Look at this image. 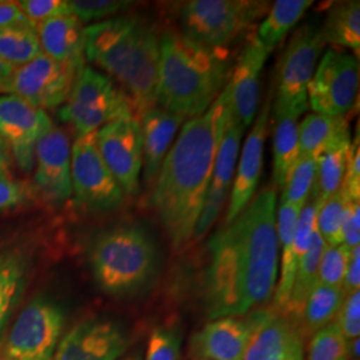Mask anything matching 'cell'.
<instances>
[{
    "instance_id": "ffe728a7",
    "label": "cell",
    "mask_w": 360,
    "mask_h": 360,
    "mask_svg": "<svg viewBox=\"0 0 360 360\" xmlns=\"http://www.w3.org/2000/svg\"><path fill=\"white\" fill-rule=\"evenodd\" d=\"M269 117L270 101L267 99L260 114L254 120V127L250 131L240 154L238 171L232 183L230 203L226 214V224L231 223L245 210L255 195L263 166V151L267 138Z\"/></svg>"
},
{
    "instance_id": "d6a6232c",
    "label": "cell",
    "mask_w": 360,
    "mask_h": 360,
    "mask_svg": "<svg viewBox=\"0 0 360 360\" xmlns=\"http://www.w3.org/2000/svg\"><path fill=\"white\" fill-rule=\"evenodd\" d=\"M348 202L349 200L342 190L333 193L322 202H318L315 229L328 247L343 245L342 227Z\"/></svg>"
},
{
    "instance_id": "c3c4849f",
    "label": "cell",
    "mask_w": 360,
    "mask_h": 360,
    "mask_svg": "<svg viewBox=\"0 0 360 360\" xmlns=\"http://www.w3.org/2000/svg\"><path fill=\"white\" fill-rule=\"evenodd\" d=\"M13 71L15 68L13 65H7L3 60H0V92L6 91V87L13 77Z\"/></svg>"
},
{
    "instance_id": "e575fe53",
    "label": "cell",
    "mask_w": 360,
    "mask_h": 360,
    "mask_svg": "<svg viewBox=\"0 0 360 360\" xmlns=\"http://www.w3.org/2000/svg\"><path fill=\"white\" fill-rule=\"evenodd\" d=\"M347 339L336 323H330L316 331L309 343V360H347Z\"/></svg>"
},
{
    "instance_id": "30bf717a",
    "label": "cell",
    "mask_w": 360,
    "mask_h": 360,
    "mask_svg": "<svg viewBox=\"0 0 360 360\" xmlns=\"http://www.w3.org/2000/svg\"><path fill=\"white\" fill-rule=\"evenodd\" d=\"M65 326V315L46 299L20 312L4 345L1 360H52Z\"/></svg>"
},
{
    "instance_id": "5bb4252c",
    "label": "cell",
    "mask_w": 360,
    "mask_h": 360,
    "mask_svg": "<svg viewBox=\"0 0 360 360\" xmlns=\"http://www.w3.org/2000/svg\"><path fill=\"white\" fill-rule=\"evenodd\" d=\"M50 116L15 95H0V136L20 169L30 172L39 141L51 129Z\"/></svg>"
},
{
    "instance_id": "7402d4cb",
    "label": "cell",
    "mask_w": 360,
    "mask_h": 360,
    "mask_svg": "<svg viewBox=\"0 0 360 360\" xmlns=\"http://www.w3.org/2000/svg\"><path fill=\"white\" fill-rule=\"evenodd\" d=\"M41 52L52 60L82 70L84 67V27L74 15L56 16L37 25Z\"/></svg>"
},
{
    "instance_id": "277c9868",
    "label": "cell",
    "mask_w": 360,
    "mask_h": 360,
    "mask_svg": "<svg viewBox=\"0 0 360 360\" xmlns=\"http://www.w3.org/2000/svg\"><path fill=\"white\" fill-rule=\"evenodd\" d=\"M231 77L229 52L168 30L160 35L156 105L193 119L217 101Z\"/></svg>"
},
{
    "instance_id": "e0dca14e",
    "label": "cell",
    "mask_w": 360,
    "mask_h": 360,
    "mask_svg": "<svg viewBox=\"0 0 360 360\" xmlns=\"http://www.w3.org/2000/svg\"><path fill=\"white\" fill-rule=\"evenodd\" d=\"M129 346L123 328L110 321H89L68 331L52 360H116Z\"/></svg>"
},
{
    "instance_id": "6da1fadb",
    "label": "cell",
    "mask_w": 360,
    "mask_h": 360,
    "mask_svg": "<svg viewBox=\"0 0 360 360\" xmlns=\"http://www.w3.org/2000/svg\"><path fill=\"white\" fill-rule=\"evenodd\" d=\"M276 198L275 187L262 190L210 239L205 296L211 319L245 315L274 295L279 263Z\"/></svg>"
},
{
    "instance_id": "ab89813d",
    "label": "cell",
    "mask_w": 360,
    "mask_h": 360,
    "mask_svg": "<svg viewBox=\"0 0 360 360\" xmlns=\"http://www.w3.org/2000/svg\"><path fill=\"white\" fill-rule=\"evenodd\" d=\"M340 190L349 202H360V143L359 132L351 142L348 154L347 168Z\"/></svg>"
},
{
    "instance_id": "681fc988",
    "label": "cell",
    "mask_w": 360,
    "mask_h": 360,
    "mask_svg": "<svg viewBox=\"0 0 360 360\" xmlns=\"http://www.w3.org/2000/svg\"><path fill=\"white\" fill-rule=\"evenodd\" d=\"M13 263H15V260H11V259H0V282L13 267Z\"/></svg>"
},
{
    "instance_id": "f6af8a7d",
    "label": "cell",
    "mask_w": 360,
    "mask_h": 360,
    "mask_svg": "<svg viewBox=\"0 0 360 360\" xmlns=\"http://www.w3.org/2000/svg\"><path fill=\"white\" fill-rule=\"evenodd\" d=\"M360 287V247L351 250V257L348 263L347 271L342 284V291L345 297L356 291Z\"/></svg>"
},
{
    "instance_id": "f5cc1de1",
    "label": "cell",
    "mask_w": 360,
    "mask_h": 360,
    "mask_svg": "<svg viewBox=\"0 0 360 360\" xmlns=\"http://www.w3.org/2000/svg\"><path fill=\"white\" fill-rule=\"evenodd\" d=\"M124 360H142V358H141L139 355H134V356H129V358H127V359Z\"/></svg>"
},
{
    "instance_id": "7a4b0ae2",
    "label": "cell",
    "mask_w": 360,
    "mask_h": 360,
    "mask_svg": "<svg viewBox=\"0 0 360 360\" xmlns=\"http://www.w3.org/2000/svg\"><path fill=\"white\" fill-rule=\"evenodd\" d=\"M231 111L227 83L206 112L181 127L156 175L151 206L176 250L193 238Z\"/></svg>"
},
{
    "instance_id": "4316f807",
    "label": "cell",
    "mask_w": 360,
    "mask_h": 360,
    "mask_svg": "<svg viewBox=\"0 0 360 360\" xmlns=\"http://www.w3.org/2000/svg\"><path fill=\"white\" fill-rule=\"evenodd\" d=\"M349 131L346 116L309 114L297 126L302 156L318 158L343 134Z\"/></svg>"
},
{
    "instance_id": "ee69618b",
    "label": "cell",
    "mask_w": 360,
    "mask_h": 360,
    "mask_svg": "<svg viewBox=\"0 0 360 360\" xmlns=\"http://www.w3.org/2000/svg\"><path fill=\"white\" fill-rule=\"evenodd\" d=\"M343 245L354 250L360 245V202H348L342 227Z\"/></svg>"
},
{
    "instance_id": "d6986e66",
    "label": "cell",
    "mask_w": 360,
    "mask_h": 360,
    "mask_svg": "<svg viewBox=\"0 0 360 360\" xmlns=\"http://www.w3.org/2000/svg\"><path fill=\"white\" fill-rule=\"evenodd\" d=\"M243 134L245 131L239 122L233 117L231 111L223 139L219 146L212 178L207 193L206 203L193 232V238L196 239H200L203 235H206V232L215 223L220 211L226 205L227 196L231 190L232 180L235 176V168Z\"/></svg>"
},
{
    "instance_id": "d590c367",
    "label": "cell",
    "mask_w": 360,
    "mask_h": 360,
    "mask_svg": "<svg viewBox=\"0 0 360 360\" xmlns=\"http://www.w3.org/2000/svg\"><path fill=\"white\" fill-rule=\"evenodd\" d=\"M132 4V1L123 0H71L70 8L71 13L83 25L114 18L116 13L129 10Z\"/></svg>"
},
{
    "instance_id": "83f0119b",
    "label": "cell",
    "mask_w": 360,
    "mask_h": 360,
    "mask_svg": "<svg viewBox=\"0 0 360 360\" xmlns=\"http://www.w3.org/2000/svg\"><path fill=\"white\" fill-rule=\"evenodd\" d=\"M349 147L351 135L348 131L318 158L316 178L311 190L314 200L322 202L340 190L347 168Z\"/></svg>"
},
{
    "instance_id": "f907efd6",
    "label": "cell",
    "mask_w": 360,
    "mask_h": 360,
    "mask_svg": "<svg viewBox=\"0 0 360 360\" xmlns=\"http://www.w3.org/2000/svg\"><path fill=\"white\" fill-rule=\"evenodd\" d=\"M348 351L354 359L359 360V338L351 340V343L348 345Z\"/></svg>"
},
{
    "instance_id": "52a82bcc",
    "label": "cell",
    "mask_w": 360,
    "mask_h": 360,
    "mask_svg": "<svg viewBox=\"0 0 360 360\" xmlns=\"http://www.w3.org/2000/svg\"><path fill=\"white\" fill-rule=\"evenodd\" d=\"M134 111L129 95L119 90L111 77L84 65L65 105L59 110V117L72 126L77 136H83L108 123L134 116Z\"/></svg>"
},
{
    "instance_id": "cb8c5ba5",
    "label": "cell",
    "mask_w": 360,
    "mask_h": 360,
    "mask_svg": "<svg viewBox=\"0 0 360 360\" xmlns=\"http://www.w3.org/2000/svg\"><path fill=\"white\" fill-rule=\"evenodd\" d=\"M299 117L300 115L275 103L274 108V168L272 179L275 188H283L292 168L300 158L299 147Z\"/></svg>"
},
{
    "instance_id": "60d3db41",
    "label": "cell",
    "mask_w": 360,
    "mask_h": 360,
    "mask_svg": "<svg viewBox=\"0 0 360 360\" xmlns=\"http://www.w3.org/2000/svg\"><path fill=\"white\" fill-rule=\"evenodd\" d=\"M338 327L346 339H356L360 334V292L347 296L338 312Z\"/></svg>"
},
{
    "instance_id": "ba28073f",
    "label": "cell",
    "mask_w": 360,
    "mask_h": 360,
    "mask_svg": "<svg viewBox=\"0 0 360 360\" xmlns=\"http://www.w3.org/2000/svg\"><path fill=\"white\" fill-rule=\"evenodd\" d=\"M324 40L314 23L299 27L284 49L276 77L275 103L302 116L309 108L307 87L322 55Z\"/></svg>"
},
{
    "instance_id": "484cf974",
    "label": "cell",
    "mask_w": 360,
    "mask_h": 360,
    "mask_svg": "<svg viewBox=\"0 0 360 360\" xmlns=\"http://www.w3.org/2000/svg\"><path fill=\"white\" fill-rule=\"evenodd\" d=\"M324 43L347 47L359 58L360 3L358 0L334 3L321 27Z\"/></svg>"
},
{
    "instance_id": "5b68a950",
    "label": "cell",
    "mask_w": 360,
    "mask_h": 360,
    "mask_svg": "<svg viewBox=\"0 0 360 360\" xmlns=\"http://www.w3.org/2000/svg\"><path fill=\"white\" fill-rule=\"evenodd\" d=\"M91 269L108 295H129L151 283L158 267L154 242L136 227L105 232L91 248Z\"/></svg>"
},
{
    "instance_id": "7c38bea8",
    "label": "cell",
    "mask_w": 360,
    "mask_h": 360,
    "mask_svg": "<svg viewBox=\"0 0 360 360\" xmlns=\"http://www.w3.org/2000/svg\"><path fill=\"white\" fill-rule=\"evenodd\" d=\"M79 71L40 53L15 68L4 94L15 95L43 111L56 108L68 99Z\"/></svg>"
},
{
    "instance_id": "7bdbcfd3",
    "label": "cell",
    "mask_w": 360,
    "mask_h": 360,
    "mask_svg": "<svg viewBox=\"0 0 360 360\" xmlns=\"http://www.w3.org/2000/svg\"><path fill=\"white\" fill-rule=\"evenodd\" d=\"M20 282H22V270L19 264L15 262L13 267L0 282V326L6 321L11 309L13 300L19 292Z\"/></svg>"
},
{
    "instance_id": "3957f363",
    "label": "cell",
    "mask_w": 360,
    "mask_h": 360,
    "mask_svg": "<svg viewBox=\"0 0 360 360\" xmlns=\"http://www.w3.org/2000/svg\"><path fill=\"white\" fill-rule=\"evenodd\" d=\"M84 58L124 89L141 115L156 105L160 34L139 16H114L84 27Z\"/></svg>"
},
{
    "instance_id": "f35d334b",
    "label": "cell",
    "mask_w": 360,
    "mask_h": 360,
    "mask_svg": "<svg viewBox=\"0 0 360 360\" xmlns=\"http://www.w3.org/2000/svg\"><path fill=\"white\" fill-rule=\"evenodd\" d=\"M16 3L34 25L56 16L72 15L68 0H19Z\"/></svg>"
},
{
    "instance_id": "9a60e30c",
    "label": "cell",
    "mask_w": 360,
    "mask_h": 360,
    "mask_svg": "<svg viewBox=\"0 0 360 360\" xmlns=\"http://www.w3.org/2000/svg\"><path fill=\"white\" fill-rule=\"evenodd\" d=\"M34 184L52 205H62L72 195L71 146L63 129L52 126L35 150Z\"/></svg>"
},
{
    "instance_id": "d4e9b609",
    "label": "cell",
    "mask_w": 360,
    "mask_h": 360,
    "mask_svg": "<svg viewBox=\"0 0 360 360\" xmlns=\"http://www.w3.org/2000/svg\"><path fill=\"white\" fill-rule=\"evenodd\" d=\"M316 210H318L316 200H312V202L304 205L303 210L300 211L299 218H297L295 235H294V240H292V245L290 248V254L281 260V263H282L281 279H279V283L276 284L275 307L274 309L279 311L283 315L287 309V306H288L296 271H297L302 259L309 251L312 233L315 231Z\"/></svg>"
},
{
    "instance_id": "9c48e42d",
    "label": "cell",
    "mask_w": 360,
    "mask_h": 360,
    "mask_svg": "<svg viewBox=\"0 0 360 360\" xmlns=\"http://www.w3.org/2000/svg\"><path fill=\"white\" fill-rule=\"evenodd\" d=\"M71 186L77 205L90 211H111L124 200L98 150L96 132L77 136L71 147Z\"/></svg>"
},
{
    "instance_id": "bcb514c9",
    "label": "cell",
    "mask_w": 360,
    "mask_h": 360,
    "mask_svg": "<svg viewBox=\"0 0 360 360\" xmlns=\"http://www.w3.org/2000/svg\"><path fill=\"white\" fill-rule=\"evenodd\" d=\"M18 25H34L19 8L16 1H0V28ZM37 26V25H35Z\"/></svg>"
},
{
    "instance_id": "44dd1931",
    "label": "cell",
    "mask_w": 360,
    "mask_h": 360,
    "mask_svg": "<svg viewBox=\"0 0 360 360\" xmlns=\"http://www.w3.org/2000/svg\"><path fill=\"white\" fill-rule=\"evenodd\" d=\"M186 119L158 105L139 115L142 132L143 168L144 180L151 184L167 155L172 141Z\"/></svg>"
},
{
    "instance_id": "816d5d0a",
    "label": "cell",
    "mask_w": 360,
    "mask_h": 360,
    "mask_svg": "<svg viewBox=\"0 0 360 360\" xmlns=\"http://www.w3.org/2000/svg\"><path fill=\"white\" fill-rule=\"evenodd\" d=\"M283 360H303V347L297 348L295 351H292L287 358Z\"/></svg>"
},
{
    "instance_id": "b9f144b4",
    "label": "cell",
    "mask_w": 360,
    "mask_h": 360,
    "mask_svg": "<svg viewBox=\"0 0 360 360\" xmlns=\"http://www.w3.org/2000/svg\"><path fill=\"white\" fill-rule=\"evenodd\" d=\"M31 196L30 187L25 181L0 175V212L25 205Z\"/></svg>"
},
{
    "instance_id": "7dc6e473",
    "label": "cell",
    "mask_w": 360,
    "mask_h": 360,
    "mask_svg": "<svg viewBox=\"0 0 360 360\" xmlns=\"http://www.w3.org/2000/svg\"><path fill=\"white\" fill-rule=\"evenodd\" d=\"M10 148L6 144V142L1 139L0 136V175H6L8 174V168H10V162H11V158H10Z\"/></svg>"
},
{
    "instance_id": "1f68e13d",
    "label": "cell",
    "mask_w": 360,
    "mask_h": 360,
    "mask_svg": "<svg viewBox=\"0 0 360 360\" xmlns=\"http://www.w3.org/2000/svg\"><path fill=\"white\" fill-rule=\"evenodd\" d=\"M41 52L35 25L0 28V60L18 68L35 59Z\"/></svg>"
},
{
    "instance_id": "8992f818",
    "label": "cell",
    "mask_w": 360,
    "mask_h": 360,
    "mask_svg": "<svg viewBox=\"0 0 360 360\" xmlns=\"http://www.w3.org/2000/svg\"><path fill=\"white\" fill-rule=\"evenodd\" d=\"M269 4L251 0L186 1L179 13L181 34L207 47L226 50L266 15Z\"/></svg>"
},
{
    "instance_id": "836d02e7",
    "label": "cell",
    "mask_w": 360,
    "mask_h": 360,
    "mask_svg": "<svg viewBox=\"0 0 360 360\" xmlns=\"http://www.w3.org/2000/svg\"><path fill=\"white\" fill-rule=\"evenodd\" d=\"M316 159L300 155L282 188V203L304 207L316 178Z\"/></svg>"
},
{
    "instance_id": "4dcf8cb0",
    "label": "cell",
    "mask_w": 360,
    "mask_h": 360,
    "mask_svg": "<svg viewBox=\"0 0 360 360\" xmlns=\"http://www.w3.org/2000/svg\"><path fill=\"white\" fill-rule=\"evenodd\" d=\"M345 302L342 288L318 283L309 294L302 312V328L311 335L328 326Z\"/></svg>"
},
{
    "instance_id": "f546056e",
    "label": "cell",
    "mask_w": 360,
    "mask_h": 360,
    "mask_svg": "<svg viewBox=\"0 0 360 360\" xmlns=\"http://www.w3.org/2000/svg\"><path fill=\"white\" fill-rule=\"evenodd\" d=\"M311 6V0L275 1L267 13V18L262 22L257 30V38L263 44V47L272 51L299 23Z\"/></svg>"
},
{
    "instance_id": "74e56055",
    "label": "cell",
    "mask_w": 360,
    "mask_h": 360,
    "mask_svg": "<svg viewBox=\"0 0 360 360\" xmlns=\"http://www.w3.org/2000/svg\"><path fill=\"white\" fill-rule=\"evenodd\" d=\"M181 338L172 328H156L147 346L146 360H180Z\"/></svg>"
},
{
    "instance_id": "ac0fdd59",
    "label": "cell",
    "mask_w": 360,
    "mask_h": 360,
    "mask_svg": "<svg viewBox=\"0 0 360 360\" xmlns=\"http://www.w3.org/2000/svg\"><path fill=\"white\" fill-rule=\"evenodd\" d=\"M269 55L270 51L263 47L257 34H251L229 80L232 115L239 122L243 131L248 129L257 117L260 98V74Z\"/></svg>"
},
{
    "instance_id": "2e32d148",
    "label": "cell",
    "mask_w": 360,
    "mask_h": 360,
    "mask_svg": "<svg viewBox=\"0 0 360 360\" xmlns=\"http://www.w3.org/2000/svg\"><path fill=\"white\" fill-rule=\"evenodd\" d=\"M245 321L248 339L243 360H283L302 347L299 330L275 309H257Z\"/></svg>"
},
{
    "instance_id": "603a6c76",
    "label": "cell",
    "mask_w": 360,
    "mask_h": 360,
    "mask_svg": "<svg viewBox=\"0 0 360 360\" xmlns=\"http://www.w3.org/2000/svg\"><path fill=\"white\" fill-rule=\"evenodd\" d=\"M247 339L245 321L220 318L193 338V349L200 360H243Z\"/></svg>"
},
{
    "instance_id": "f1b7e54d",
    "label": "cell",
    "mask_w": 360,
    "mask_h": 360,
    "mask_svg": "<svg viewBox=\"0 0 360 360\" xmlns=\"http://www.w3.org/2000/svg\"><path fill=\"white\" fill-rule=\"evenodd\" d=\"M324 248H326V243L322 236L319 235V232L315 229V231L312 233L309 251L302 259L296 271L288 306L284 312V316H287L288 319L291 318L300 319L309 294L312 292L315 285L319 283V263H321Z\"/></svg>"
},
{
    "instance_id": "8fae6325",
    "label": "cell",
    "mask_w": 360,
    "mask_h": 360,
    "mask_svg": "<svg viewBox=\"0 0 360 360\" xmlns=\"http://www.w3.org/2000/svg\"><path fill=\"white\" fill-rule=\"evenodd\" d=\"M359 89V63L354 55L326 52L307 87L314 114L345 116L354 107Z\"/></svg>"
},
{
    "instance_id": "8d00e7d4",
    "label": "cell",
    "mask_w": 360,
    "mask_h": 360,
    "mask_svg": "<svg viewBox=\"0 0 360 360\" xmlns=\"http://www.w3.org/2000/svg\"><path fill=\"white\" fill-rule=\"evenodd\" d=\"M349 257L351 250L346 245H326L319 263V283L342 288Z\"/></svg>"
},
{
    "instance_id": "4fadbf2b",
    "label": "cell",
    "mask_w": 360,
    "mask_h": 360,
    "mask_svg": "<svg viewBox=\"0 0 360 360\" xmlns=\"http://www.w3.org/2000/svg\"><path fill=\"white\" fill-rule=\"evenodd\" d=\"M101 156L124 195L135 196L141 190L142 132L136 115L119 119L96 131Z\"/></svg>"
}]
</instances>
